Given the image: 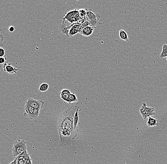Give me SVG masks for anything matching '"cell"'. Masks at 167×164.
<instances>
[{"mask_svg":"<svg viewBox=\"0 0 167 164\" xmlns=\"http://www.w3.org/2000/svg\"><path fill=\"white\" fill-rule=\"evenodd\" d=\"M77 1H79V0H77Z\"/></svg>","mask_w":167,"mask_h":164,"instance_id":"28","label":"cell"},{"mask_svg":"<svg viewBox=\"0 0 167 164\" xmlns=\"http://www.w3.org/2000/svg\"><path fill=\"white\" fill-rule=\"evenodd\" d=\"M160 57L161 59L167 57V45L164 44L162 47V51L160 54Z\"/></svg>","mask_w":167,"mask_h":164,"instance_id":"19","label":"cell"},{"mask_svg":"<svg viewBox=\"0 0 167 164\" xmlns=\"http://www.w3.org/2000/svg\"><path fill=\"white\" fill-rule=\"evenodd\" d=\"M88 26H90V24L89 21H85V22H84L82 24H81V31L82 29H83L84 28ZM81 32V31H80Z\"/></svg>","mask_w":167,"mask_h":164,"instance_id":"20","label":"cell"},{"mask_svg":"<svg viewBox=\"0 0 167 164\" xmlns=\"http://www.w3.org/2000/svg\"><path fill=\"white\" fill-rule=\"evenodd\" d=\"M3 69L4 72L8 73L10 75L15 74L18 71V69L15 67H13L11 63L3 64Z\"/></svg>","mask_w":167,"mask_h":164,"instance_id":"8","label":"cell"},{"mask_svg":"<svg viewBox=\"0 0 167 164\" xmlns=\"http://www.w3.org/2000/svg\"><path fill=\"white\" fill-rule=\"evenodd\" d=\"M23 164H32V159H31V157H29L27 160L24 161Z\"/></svg>","mask_w":167,"mask_h":164,"instance_id":"23","label":"cell"},{"mask_svg":"<svg viewBox=\"0 0 167 164\" xmlns=\"http://www.w3.org/2000/svg\"><path fill=\"white\" fill-rule=\"evenodd\" d=\"M81 111V109L80 107H79L77 109L74 116V130L78 131H79L78 125L79 124V111Z\"/></svg>","mask_w":167,"mask_h":164,"instance_id":"14","label":"cell"},{"mask_svg":"<svg viewBox=\"0 0 167 164\" xmlns=\"http://www.w3.org/2000/svg\"><path fill=\"white\" fill-rule=\"evenodd\" d=\"M119 37L122 40H124L125 42H128L129 41L128 35L124 30H123V29H121L119 31Z\"/></svg>","mask_w":167,"mask_h":164,"instance_id":"15","label":"cell"},{"mask_svg":"<svg viewBox=\"0 0 167 164\" xmlns=\"http://www.w3.org/2000/svg\"><path fill=\"white\" fill-rule=\"evenodd\" d=\"M140 113L143 119L153 116L156 114L155 110L153 107H147L146 104L143 103L140 110Z\"/></svg>","mask_w":167,"mask_h":164,"instance_id":"5","label":"cell"},{"mask_svg":"<svg viewBox=\"0 0 167 164\" xmlns=\"http://www.w3.org/2000/svg\"><path fill=\"white\" fill-rule=\"evenodd\" d=\"M24 161L21 159H17V164H23Z\"/></svg>","mask_w":167,"mask_h":164,"instance_id":"25","label":"cell"},{"mask_svg":"<svg viewBox=\"0 0 167 164\" xmlns=\"http://www.w3.org/2000/svg\"><path fill=\"white\" fill-rule=\"evenodd\" d=\"M71 27V25L70 26H67L66 21L63 20L59 26V29L60 32L64 34L67 37H69V33L70 29Z\"/></svg>","mask_w":167,"mask_h":164,"instance_id":"10","label":"cell"},{"mask_svg":"<svg viewBox=\"0 0 167 164\" xmlns=\"http://www.w3.org/2000/svg\"><path fill=\"white\" fill-rule=\"evenodd\" d=\"M10 164H17V158H14V160Z\"/></svg>","mask_w":167,"mask_h":164,"instance_id":"26","label":"cell"},{"mask_svg":"<svg viewBox=\"0 0 167 164\" xmlns=\"http://www.w3.org/2000/svg\"><path fill=\"white\" fill-rule=\"evenodd\" d=\"M147 125L148 127H155L159 126V123L157 119H154L151 117H149L147 122Z\"/></svg>","mask_w":167,"mask_h":164,"instance_id":"13","label":"cell"},{"mask_svg":"<svg viewBox=\"0 0 167 164\" xmlns=\"http://www.w3.org/2000/svg\"><path fill=\"white\" fill-rule=\"evenodd\" d=\"M3 40V36L2 35H1V42H2Z\"/></svg>","mask_w":167,"mask_h":164,"instance_id":"27","label":"cell"},{"mask_svg":"<svg viewBox=\"0 0 167 164\" xmlns=\"http://www.w3.org/2000/svg\"><path fill=\"white\" fill-rule=\"evenodd\" d=\"M14 30H15V28H14V27L12 26L10 27L9 28V30L10 32H13V31H14Z\"/></svg>","mask_w":167,"mask_h":164,"instance_id":"24","label":"cell"},{"mask_svg":"<svg viewBox=\"0 0 167 164\" xmlns=\"http://www.w3.org/2000/svg\"><path fill=\"white\" fill-rule=\"evenodd\" d=\"M80 18L79 10L75 9L65 13L62 19L63 20L67 21L72 24L78 23Z\"/></svg>","mask_w":167,"mask_h":164,"instance_id":"3","label":"cell"},{"mask_svg":"<svg viewBox=\"0 0 167 164\" xmlns=\"http://www.w3.org/2000/svg\"><path fill=\"white\" fill-rule=\"evenodd\" d=\"M71 92L68 89H63L61 92H60V96L61 98L66 103L70 104V101L69 100V96Z\"/></svg>","mask_w":167,"mask_h":164,"instance_id":"12","label":"cell"},{"mask_svg":"<svg viewBox=\"0 0 167 164\" xmlns=\"http://www.w3.org/2000/svg\"><path fill=\"white\" fill-rule=\"evenodd\" d=\"M95 29H96L95 28L91 26H88L83 29L81 32H80V34L84 36L88 37L93 34Z\"/></svg>","mask_w":167,"mask_h":164,"instance_id":"11","label":"cell"},{"mask_svg":"<svg viewBox=\"0 0 167 164\" xmlns=\"http://www.w3.org/2000/svg\"><path fill=\"white\" fill-rule=\"evenodd\" d=\"M80 103L65 110L60 115L57 122L61 143L66 145L77 138L79 131L74 130V116Z\"/></svg>","mask_w":167,"mask_h":164,"instance_id":"1","label":"cell"},{"mask_svg":"<svg viewBox=\"0 0 167 164\" xmlns=\"http://www.w3.org/2000/svg\"><path fill=\"white\" fill-rule=\"evenodd\" d=\"M27 104H28L31 107H33L34 109L41 110L43 107L44 104V102L41 100H37L33 98H28Z\"/></svg>","mask_w":167,"mask_h":164,"instance_id":"6","label":"cell"},{"mask_svg":"<svg viewBox=\"0 0 167 164\" xmlns=\"http://www.w3.org/2000/svg\"><path fill=\"white\" fill-rule=\"evenodd\" d=\"M101 18V16L97 13H94L91 10H88L87 15L86 16V20L89 21L90 26L95 28L99 25H102V23H100L99 20Z\"/></svg>","mask_w":167,"mask_h":164,"instance_id":"4","label":"cell"},{"mask_svg":"<svg viewBox=\"0 0 167 164\" xmlns=\"http://www.w3.org/2000/svg\"><path fill=\"white\" fill-rule=\"evenodd\" d=\"M5 54V50L2 47L0 48V56L1 57H4Z\"/></svg>","mask_w":167,"mask_h":164,"instance_id":"22","label":"cell"},{"mask_svg":"<svg viewBox=\"0 0 167 164\" xmlns=\"http://www.w3.org/2000/svg\"><path fill=\"white\" fill-rule=\"evenodd\" d=\"M79 12L80 16L82 18L84 19H86V16L87 15V11H88V9H80L79 10Z\"/></svg>","mask_w":167,"mask_h":164,"instance_id":"18","label":"cell"},{"mask_svg":"<svg viewBox=\"0 0 167 164\" xmlns=\"http://www.w3.org/2000/svg\"><path fill=\"white\" fill-rule=\"evenodd\" d=\"M12 154L14 158L19 156L26 155L27 152V147L26 142L22 140H18L14 142L12 148Z\"/></svg>","mask_w":167,"mask_h":164,"instance_id":"2","label":"cell"},{"mask_svg":"<svg viewBox=\"0 0 167 164\" xmlns=\"http://www.w3.org/2000/svg\"><path fill=\"white\" fill-rule=\"evenodd\" d=\"M49 85L47 83H43L40 85L39 88V91L41 92H45L49 88Z\"/></svg>","mask_w":167,"mask_h":164,"instance_id":"17","label":"cell"},{"mask_svg":"<svg viewBox=\"0 0 167 164\" xmlns=\"http://www.w3.org/2000/svg\"><path fill=\"white\" fill-rule=\"evenodd\" d=\"M71 25V27L69 31V36L70 37H72L77 34L80 33L81 25L79 23H73Z\"/></svg>","mask_w":167,"mask_h":164,"instance_id":"7","label":"cell"},{"mask_svg":"<svg viewBox=\"0 0 167 164\" xmlns=\"http://www.w3.org/2000/svg\"><path fill=\"white\" fill-rule=\"evenodd\" d=\"M34 108L31 107L30 105L26 103L25 105V113H24V116L28 117L30 120H33V115L34 112L35 111Z\"/></svg>","mask_w":167,"mask_h":164,"instance_id":"9","label":"cell"},{"mask_svg":"<svg viewBox=\"0 0 167 164\" xmlns=\"http://www.w3.org/2000/svg\"><path fill=\"white\" fill-rule=\"evenodd\" d=\"M69 100L70 101V104L76 103V102L79 101V99H78V97H77L74 93H71L70 94V96H69Z\"/></svg>","mask_w":167,"mask_h":164,"instance_id":"16","label":"cell"},{"mask_svg":"<svg viewBox=\"0 0 167 164\" xmlns=\"http://www.w3.org/2000/svg\"><path fill=\"white\" fill-rule=\"evenodd\" d=\"M8 60L7 57H0V64H4L5 62Z\"/></svg>","mask_w":167,"mask_h":164,"instance_id":"21","label":"cell"}]
</instances>
